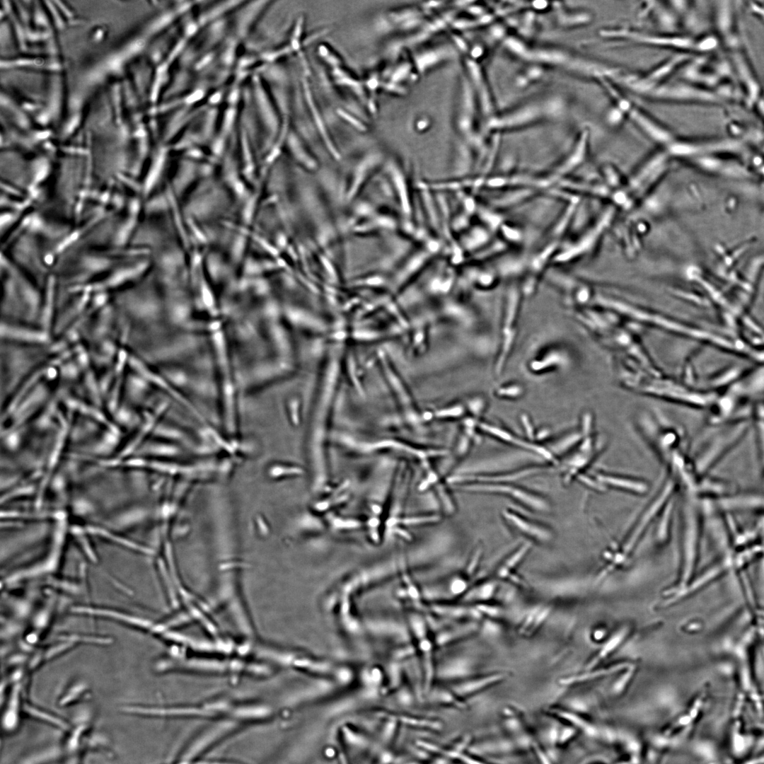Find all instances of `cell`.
I'll use <instances>...</instances> for the list:
<instances>
[{"label":"cell","mask_w":764,"mask_h":764,"mask_svg":"<svg viewBox=\"0 0 764 764\" xmlns=\"http://www.w3.org/2000/svg\"><path fill=\"white\" fill-rule=\"evenodd\" d=\"M461 488L469 491H483L504 493L512 496L514 499L521 502L524 504L534 508L536 510H545L546 503L538 497L524 490L512 487L501 484H475L461 487Z\"/></svg>","instance_id":"8"},{"label":"cell","mask_w":764,"mask_h":764,"mask_svg":"<svg viewBox=\"0 0 764 764\" xmlns=\"http://www.w3.org/2000/svg\"><path fill=\"white\" fill-rule=\"evenodd\" d=\"M479 629L478 620L461 621L441 631L437 637V643L440 646L449 645L472 635Z\"/></svg>","instance_id":"9"},{"label":"cell","mask_w":764,"mask_h":764,"mask_svg":"<svg viewBox=\"0 0 764 764\" xmlns=\"http://www.w3.org/2000/svg\"><path fill=\"white\" fill-rule=\"evenodd\" d=\"M475 608L479 612L482 617H487L489 619H494L501 615L502 610L497 605H492L488 603H480L474 605Z\"/></svg>","instance_id":"21"},{"label":"cell","mask_w":764,"mask_h":764,"mask_svg":"<svg viewBox=\"0 0 764 764\" xmlns=\"http://www.w3.org/2000/svg\"><path fill=\"white\" fill-rule=\"evenodd\" d=\"M529 545H524L516 550L513 555H511L503 564V565L498 569V577L499 578H506L515 569L518 564L524 557L525 554L528 550Z\"/></svg>","instance_id":"19"},{"label":"cell","mask_w":764,"mask_h":764,"mask_svg":"<svg viewBox=\"0 0 764 764\" xmlns=\"http://www.w3.org/2000/svg\"><path fill=\"white\" fill-rule=\"evenodd\" d=\"M551 612L548 606H538L533 608L524 617L519 627V632L526 636H531L545 623Z\"/></svg>","instance_id":"14"},{"label":"cell","mask_w":764,"mask_h":764,"mask_svg":"<svg viewBox=\"0 0 764 764\" xmlns=\"http://www.w3.org/2000/svg\"><path fill=\"white\" fill-rule=\"evenodd\" d=\"M508 676L504 671H495L456 682L451 690L461 699L476 694L490 686L503 681Z\"/></svg>","instance_id":"7"},{"label":"cell","mask_w":764,"mask_h":764,"mask_svg":"<svg viewBox=\"0 0 764 764\" xmlns=\"http://www.w3.org/2000/svg\"><path fill=\"white\" fill-rule=\"evenodd\" d=\"M538 471H539L538 468H531V469H526V470L517 471V472H514V473H511L499 475H492V476H490V475H487V476H484V475H481V476H471V475H465V476L464 475H458H458H454V476L449 478V482H463L464 480L468 481L470 480H478L479 482H490L510 481V480H516L523 478L527 477L528 475H531L532 474L536 473Z\"/></svg>","instance_id":"15"},{"label":"cell","mask_w":764,"mask_h":764,"mask_svg":"<svg viewBox=\"0 0 764 764\" xmlns=\"http://www.w3.org/2000/svg\"><path fill=\"white\" fill-rule=\"evenodd\" d=\"M504 516L521 531L526 533L534 538L540 540L548 539V533L543 528L529 522L516 514L509 511H505Z\"/></svg>","instance_id":"17"},{"label":"cell","mask_w":764,"mask_h":764,"mask_svg":"<svg viewBox=\"0 0 764 764\" xmlns=\"http://www.w3.org/2000/svg\"><path fill=\"white\" fill-rule=\"evenodd\" d=\"M480 427L494 436L503 440L505 442L510 443L514 445H516L525 449L535 452L536 453L544 457L545 459L552 460V456L546 449L538 445L526 442L508 432L507 431L502 429L499 427L490 425L489 424L480 423Z\"/></svg>","instance_id":"10"},{"label":"cell","mask_w":764,"mask_h":764,"mask_svg":"<svg viewBox=\"0 0 764 764\" xmlns=\"http://www.w3.org/2000/svg\"><path fill=\"white\" fill-rule=\"evenodd\" d=\"M435 612L447 620H479L482 616L475 608L464 604H440L434 607Z\"/></svg>","instance_id":"11"},{"label":"cell","mask_w":764,"mask_h":764,"mask_svg":"<svg viewBox=\"0 0 764 764\" xmlns=\"http://www.w3.org/2000/svg\"><path fill=\"white\" fill-rule=\"evenodd\" d=\"M69 347L54 340L26 342L1 339V405L36 374L58 363Z\"/></svg>","instance_id":"1"},{"label":"cell","mask_w":764,"mask_h":764,"mask_svg":"<svg viewBox=\"0 0 764 764\" xmlns=\"http://www.w3.org/2000/svg\"><path fill=\"white\" fill-rule=\"evenodd\" d=\"M521 296V293L520 294V291L516 287H511L507 294L502 342L494 368L497 374H500L503 370L514 342Z\"/></svg>","instance_id":"4"},{"label":"cell","mask_w":764,"mask_h":764,"mask_svg":"<svg viewBox=\"0 0 764 764\" xmlns=\"http://www.w3.org/2000/svg\"><path fill=\"white\" fill-rule=\"evenodd\" d=\"M444 675L447 680H456L457 681L470 678L473 674V666L465 659H457L448 661L443 670Z\"/></svg>","instance_id":"16"},{"label":"cell","mask_w":764,"mask_h":764,"mask_svg":"<svg viewBox=\"0 0 764 764\" xmlns=\"http://www.w3.org/2000/svg\"><path fill=\"white\" fill-rule=\"evenodd\" d=\"M234 724V720L232 722L226 721V722L214 726L210 730L204 732L202 735L196 738L194 742L189 745L175 764H194L197 761L196 758L198 756L208 749L209 746H212L219 739H221L225 734H227L229 731H232L235 728Z\"/></svg>","instance_id":"6"},{"label":"cell","mask_w":764,"mask_h":764,"mask_svg":"<svg viewBox=\"0 0 764 764\" xmlns=\"http://www.w3.org/2000/svg\"><path fill=\"white\" fill-rule=\"evenodd\" d=\"M498 589L495 581H487L470 586L467 592L461 597L464 603L480 604L488 603L494 598Z\"/></svg>","instance_id":"13"},{"label":"cell","mask_w":764,"mask_h":764,"mask_svg":"<svg viewBox=\"0 0 764 764\" xmlns=\"http://www.w3.org/2000/svg\"><path fill=\"white\" fill-rule=\"evenodd\" d=\"M599 35L613 40L673 49L685 53L688 51L696 52L697 40L673 33H656L627 28H611L600 30Z\"/></svg>","instance_id":"2"},{"label":"cell","mask_w":764,"mask_h":764,"mask_svg":"<svg viewBox=\"0 0 764 764\" xmlns=\"http://www.w3.org/2000/svg\"><path fill=\"white\" fill-rule=\"evenodd\" d=\"M626 117L644 134L662 147L668 146L676 138L668 127L633 103L627 111Z\"/></svg>","instance_id":"5"},{"label":"cell","mask_w":764,"mask_h":764,"mask_svg":"<svg viewBox=\"0 0 764 764\" xmlns=\"http://www.w3.org/2000/svg\"><path fill=\"white\" fill-rule=\"evenodd\" d=\"M632 666V665L630 663H620L605 668L591 669L584 673L563 677L560 679V683L563 685H572L611 675L624 669H629Z\"/></svg>","instance_id":"12"},{"label":"cell","mask_w":764,"mask_h":764,"mask_svg":"<svg viewBox=\"0 0 764 764\" xmlns=\"http://www.w3.org/2000/svg\"><path fill=\"white\" fill-rule=\"evenodd\" d=\"M650 98L678 103H714L717 96L708 90L685 81H668L648 93Z\"/></svg>","instance_id":"3"},{"label":"cell","mask_w":764,"mask_h":764,"mask_svg":"<svg viewBox=\"0 0 764 764\" xmlns=\"http://www.w3.org/2000/svg\"><path fill=\"white\" fill-rule=\"evenodd\" d=\"M627 630V629H622L621 630L613 635L601 648L599 652L596 656L586 666V670L593 669L599 661L607 657L610 653H612L624 640Z\"/></svg>","instance_id":"18"},{"label":"cell","mask_w":764,"mask_h":764,"mask_svg":"<svg viewBox=\"0 0 764 764\" xmlns=\"http://www.w3.org/2000/svg\"><path fill=\"white\" fill-rule=\"evenodd\" d=\"M447 591L451 597H462L470 588L468 581L463 577H454L447 583Z\"/></svg>","instance_id":"20"},{"label":"cell","mask_w":764,"mask_h":764,"mask_svg":"<svg viewBox=\"0 0 764 764\" xmlns=\"http://www.w3.org/2000/svg\"><path fill=\"white\" fill-rule=\"evenodd\" d=\"M463 412L464 409L461 405H456L441 410L439 416L441 417H459L463 414Z\"/></svg>","instance_id":"23"},{"label":"cell","mask_w":764,"mask_h":764,"mask_svg":"<svg viewBox=\"0 0 764 764\" xmlns=\"http://www.w3.org/2000/svg\"><path fill=\"white\" fill-rule=\"evenodd\" d=\"M625 117V115L614 104L606 114V122L612 127L620 125Z\"/></svg>","instance_id":"22"},{"label":"cell","mask_w":764,"mask_h":764,"mask_svg":"<svg viewBox=\"0 0 764 764\" xmlns=\"http://www.w3.org/2000/svg\"><path fill=\"white\" fill-rule=\"evenodd\" d=\"M454 756L457 760H459L461 763L465 764H486L483 762L473 759V758H470L467 755L463 754L461 752H457L455 753Z\"/></svg>","instance_id":"24"},{"label":"cell","mask_w":764,"mask_h":764,"mask_svg":"<svg viewBox=\"0 0 764 764\" xmlns=\"http://www.w3.org/2000/svg\"><path fill=\"white\" fill-rule=\"evenodd\" d=\"M194 764H241V763H235V762H232V761L231 762V761H223V760H210V761H208V760H199V761L195 762Z\"/></svg>","instance_id":"25"}]
</instances>
